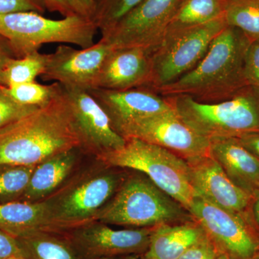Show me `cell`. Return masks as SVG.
Wrapping results in <instances>:
<instances>
[{"label":"cell","mask_w":259,"mask_h":259,"mask_svg":"<svg viewBox=\"0 0 259 259\" xmlns=\"http://www.w3.org/2000/svg\"><path fill=\"white\" fill-rule=\"evenodd\" d=\"M250 42L239 29L228 25L214 37L193 69L154 92L163 97L187 95L205 103L230 98L248 86L244 63Z\"/></svg>","instance_id":"2"},{"label":"cell","mask_w":259,"mask_h":259,"mask_svg":"<svg viewBox=\"0 0 259 259\" xmlns=\"http://www.w3.org/2000/svg\"><path fill=\"white\" fill-rule=\"evenodd\" d=\"M209 155L222 167L230 180L253 195L259 185V160L238 138L211 140Z\"/></svg>","instance_id":"18"},{"label":"cell","mask_w":259,"mask_h":259,"mask_svg":"<svg viewBox=\"0 0 259 259\" xmlns=\"http://www.w3.org/2000/svg\"><path fill=\"white\" fill-rule=\"evenodd\" d=\"M119 134L156 145L187 160L209 154L210 141L186 125L175 109L144 117L126 125Z\"/></svg>","instance_id":"11"},{"label":"cell","mask_w":259,"mask_h":259,"mask_svg":"<svg viewBox=\"0 0 259 259\" xmlns=\"http://www.w3.org/2000/svg\"><path fill=\"white\" fill-rule=\"evenodd\" d=\"M166 97L181 120L209 141L259 131L258 89L246 86L227 100L211 103L187 95Z\"/></svg>","instance_id":"3"},{"label":"cell","mask_w":259,"mask_h":259,"mask_svg":"<svg viewBox=\"0 0 259 259\" xmlns=\"http://www.w3.org/2000/svg\"><path fill=\"white\" fill-rule=\"evenodd\" d=\"M50 202L0 204V230L15 238L51 233Z\"/></svg>","instance_id":"20"},{"label":"cell","mask_w":259,"mask_h":259,"mask_svg":"<svg viewBox=\"0 0 259 259\" xmlns=\"http://www.w3.org/2000/svg\"><path fill=\"white\" fill-rule=\"evenodd\" d=\"M186 161L195 196L231 212L252 213L253 196L235 185L210 155Z\"/></svg>","instance_id":"15"},{"label":"cell","mask_w":259,"mask_h":259,"mask_svg":"<svg viewBox=\"0 0 259 259\" xmlns=\"http://www.w3.org/2000/svg\"><path fill=\"white\" fill-rule=\"evenodd\" d=\"M112 48L100 40L87 49H76L61 44L47 54L42 79L54 81L65 88L90 91L97 88L102 63Z\"/></svg>","instance_id":"13"},{"label":"cell","mask_w":259,"mask_h":259,"mask_svg":"<svg viewBox=\"0 0 259 259\" xmlns=\"http://www.w3.org/2000/svg\"><path fill=\"white\" fill-rule=\"evenodd\" d=\"M98 158L109 166L141 172L189 211L195 193L190 183L188 163L184 158L136 138L125 139L123 147Z\"/></svg>","instance_id":"6"},{"label":"cell","mask_w":259,"mask_h":259,"mask_svg":"<svg viewBox=\"0 0 259 259\" xmlns=\"http://www.w3.org/2000/svg\"><path fill=\"white\" fill-rule=\"evenodd\" d=\"M23 256L18 240L0 230V259Z\"/></svg>","instance_id":"34"},{"label":"cell","mask_w":259,"mask_h":259,"mask_svg":"<svg viewBox=\"0 0 259 259\" xmlns=\"http://www.w3.org/2000/svg\"><path fill=\"white\" fill-rule=\"evenodd\" d=\"M225 20L251 41L259 38V0H228Z\"/></svg>","instance_id":"25"},{"label":"cell","mask_w":259,"mask_h":259,"mask_svg":"<svg viewBox=\"0 0 259 259\" xmlns=\"http://www.w3.org/2000/svg\"><path fill=\"white\" fill-rule=\"evenodd\" d=\"M153 228L115 230L105 223H91L66 236L87 259L127 256L146 253Z\"/></svg>","instance_id":"14"},{"label":"cell","mask_w":259,"mask_h":259,"mask_svg":"<svg viewBox=\"0 0 259 259\" xmlns=\"http://www.w3.org/2000/svg\"><path fill=\"white\" fill-rule=\"evenodd\" d=\"M124 180V177L116 172L102 174L85 181L59 202L51 204V233L74 230L93 223Z\"/></svg>","instance_id":"9"},{"label":"cell","mask_w":259,"mask_h":259,"mask_svg":"<svg viewBox=\"0 0 259 259\" xmlns=\"http://www.w3.org/2000/svg\"><path fill=\"white\" fill-rule=\"evenodd\" d=\"M62 88L80 147L100 156L125 146V139L115 131L106 112L91 94L79 89Z\"/></svg>","instance_id":"12"},{"label":"cell","mask_w":259,"mask_h":259,"mask_svg":"<svg viewBox=\"0 0 259 259\" xmlns=\"http://www.w3.org/2000/svg\"><path fill=\"white\" fill-rule=\"evenodd\" d=\"M242 145L259 160V131L238 138Z\"/></svg>","instance_id":"36"},{"label":"cell","mask_w":259,"mask_h":259,"mask_svg":"<svg viewBox=\"0 0 259 259\" xmlns=\"http://www.w3.org/2000/svg\"><path fill=\"white\" fill-rule=\"evenodd\" d=\"M7 259H27V258H25V257H23V256H13V257H10V258H8Z\"/></svg>","instance_id":"41"},{"label":"cell","mask_w":259,"mask_h":259,"mask_svg":"<svg viewBox=\"0 0 259 259\" xmlns=\"http://www.w3.org/2000/svg\"><path fill=\"white\" fill-rule=\"evenodd\" d=\"M46 10L41 0H0V15L15 12H35L42 15Z\"/></svg>","instance_id":"33"},{"label":"cell","mask_w":259,"mask_h":259,"mask_svg":"<svg viewBox=\"0 0 259 259\" xmlns=\"http://www.w3.org/2000/svg\"><path fill=\"white\" fill-rule=\"evenodd\" d=\"M244 76L248 86L259 90V38L252 40L247 50Z\"/></svg>","instance_id":"30"},{"label":"cell","mask_w":259,"mask_h":259,"mask_svg":"<svg viewBox=\"0 0 259 259\" xmlns=\"http://www.w3.org/2000/svg\"><path fill=\"white\" fill-rule=\"evenodd\" d=\"M35 166L0 165V204L18 202L21 198Z\"/></svg>","instance_id":"26"},{"label":"cell","mask_w":259,"mask_h":259,"mask_svg":"<svg viewBox=\"0 0 259 259\" xmlns=\"http://www.w3.org/2000/svg\"><path fill=\"white\" fill-rule=\"evenodd\" d=\"M227 26L223 17L166 34L153 52L152 74L147 88L155 91L193 69L207 54L214 37Z\"/></svg>","instance_id":"7"},{"label":"cell","mask_w":259,"mask_h":259,"mask_svg":"<svg viewBox=\"0 0 259 259\" xmlns=\"http://www.w3.org/2000/svg\"><path fill=\"white\" fill-rule=\"evenodd\" d=\"M253 259H259V250L257 252V253L255 254L254 258Z\"/></svg>","instance_id":"42"},{"label":"cell","mask_w":259,"mask_h":259,"mask_svg":"<svg viewBox=\"0 0 259 259\" xmlns=\"http://www.w3.org/2000/svg\"><path fill=\"white\" fill-rule=\"evenodd\" d=\"M18 58L9 40L0 35V72L12 59Z\"/></svg>","instance_id":"35"},{"label":"cell","mask_w":259,"mask_h":259,"mask_svg":"<svg viewBox=\"0 0 259 259\" xmlns=\"http://www.w3.org/2000/svg\"><path fill=\"white\" fill-rule=\"evenodd\" d=\"M95 220L105 224L143 228L194 218L182 204L144 175L124 180Z\"/></svg>","instance_id":"4"},{"label":"cell","mask_w":259,"mask_h":259,"mask_svg":"<svg viewBox=\"0 0 259 259\" xmlns=\"http://www.w3.org/2000/svg\"><path fill=\"white\" fill-rule=\"evenodd\" d=\"M88 92L106 112L118 134L134 121L174 110L166 97L145 87L123 91L97 88Z\"/></svg>","instance_id":"16"},{"label":"cell","mask_w":259,"mask_h":259,"mask_svg":"<svg viewBox=\"0 0 259 259\" xmlns=\"http://www.w3.org/2000/svg\"><path fill=\"white\" fill-rule=\"evenodd\" d=\"M206 234L197 221L153 227L146 259H178Z\"/></svg>","instance_id":"19"},{"label":"cell","mask_w":259,"mask_h":259,"mask_svg":"<svg viewBox=\"0 0 259 259\" xmlns=\"http://www.w3.org/2000/svg\"><path fill=\"white\" fill-rule=\"evenodd\" d=\"M144 259H146V258H144Z\"/></svg>","instance_id":"44"},{"label":"cell","mask_w":259,"mask_h":259,"mask_svg":"<svg viewBox=\"0 0 259 259\" xmlns=\"http://www.w3.org/2000/svg\"><path fill=\"white\" fill-rule=\"evenodd\" d=\"M38 107L25 106L17 103L5 93L0 85V134L36 111Z\"/></svg>","instance_id":"29"},{"label":"cell","mask_w":259,"mask_h":259,"mask_svg":"<svg viewBox=\"0 0 259 259\" xmlns=\"http://www.w3.org/2000/svg\"><path fill=\"white\" fill-rule=\"evenodd\" d=\"M80 147L64 90L0 134V165L36 166L48 158Z\"/></svg>","instance_id":"1"},{"label":"cell","mask_w":259,"mask_h":259,"mask_svg":"<svg viewBox=\"0 0 259 259\" xmlns=\"http://www.w3.org/2000/svg\"><path fill=\"white\" fill-rule=\"evenodd\" d=\"M253 201H252L251 211L255 224L259 228V188L255 190L253 193Z\"/></svg>","instance_id":"37"},{"label":"cell","mask_w":259,"mask_h":259,"mask_svg":"<svg viewBox=\"0 0 259 259\" xmlns=\"http://www.w3.org/2000/svg\"><path fill=\"white\" fill-rule=\"evenodd\" d=\"M3 88L5 93L17 103L41 108L54 100L60 91L61 84L54 82L46 85L34 81L9 88L3 87Z\"/></svg>","instance_id":"27"},{"label":"cell","mask_w":259,"mask_h":259,"mask_svg":"<svg viewBox=\"0 0 259 259\" xmlns=\"http://www.w3.org/2000/svg\"><path fill=\"white\" fill-rule=\"evenodd\" d=\"M143 0H93L91 18L97 29L107 31L119 20L137 7Z\"/></svg>","instance_id":"28"},{"label":"cell","mask_w":259,"mask_h":259,"mask_svg":"<svg viewBox=\"0 0 259 259\" xmlns=\"http://www.w3.org/2000/svg\"><path fill=\"white\" fill-rule=\"evenodd\" d=\"M220 250L207 234L188 248L178 259H217Z\"/></svg>","instance_id":"32"},{"label":"cell","mask_w":259,"mask_h":259,"mask_svg":"<svg viewBox=\"0 0 259 259\" xmlns=\"http://www.w3.org/2000/svg\"><path fill=\"white\" fill-rule=\"evenodd\" d=\"M123 256H117V257H105V258H99L96 259H123Z\"/></svg>","instance_id":"40"},{"label":"cell","mask_w":259,"mask_h":259,"mask_svg":"<svg viewBox=\"0 0 259 259\" xmlns=\"http://www.w3.org/2000/svg\"><path fill=\"white\" fill-rule=\"evenodd\" d=\"M47 54L39 51L12 59L0 72V85L5 88L35 81L44 74Z\"/></svg>","instance_id":"24"},{"label":"cell","mask_w":259,"mask_h":259,"mask_svg":"<svg viewBox=\"0 0 259 259\" xmlns=\"http://www.w3.org/2000/svg\"><path fill=\"white\" fill-rule=\"evenodd\" d=\"M217 259H238L235 258V257L232 256V255L228 254V253H224V252L220 251L219 254H218Z\"/></svg>","instance_id":"39"},{"label":"cell","mask_w":259,"mask_h":259,"mask_svg":"<svg viewBox=\"0 0 259 259\" xmlns=\"http://www.w3.org/2000/svg\"><path fill=\"white\" fill-rule=\"evenodd\" d=\"M189 212L220 251L238 259H253L259 250V228L253 214H239L195 196Z\"/></svg>","instance_id":"8"},{"label":"cell","mask_w":259,"mask_h":259,"mask_svg":"<svg viewBox=\"0 0 259 259\" xmlns=\"http://www.w3.org/2000/svg\"><path fill=\"white\" fill-rule=\"evenodd\" d=\"M46 10L59 13L64 18L74 16L90 17L88 10L79 0H41Z\"/></svg>","instance_id":"31"},{"label":"cell","mask_w":259,"mask_h":259,"mask_svg":"<svg viewBox=\"0 0 259 259\" xmlns=\"http://www.w3.org/2000/svg\"><path fill=\"white\" fill-rule=\"evenodd\" d=\"M153 52L143 47L112 49L102 63L97 88L123 91L147 88L152 74Z\"/></svg>","instance_id":"17"},{"label":"cell","mask_w":259,"mask_h":259,"mask_svg":"<svg viewBox=\"0 0 259 259\" xmlns=\"http://www.w3.org/2000/svg\"><path fill=\"white\" fill-rule=\"evenodd\" d=\"M181 0H143L119 20L100 40L112 49H155L164 38L168 24Z\"/></svg>","instance_id":"10"},{"label":"cell","mask_w":259,"mask_h":259,"mask_svg":"<svg viewBox=\"0 0 259 259\" xmlns=\"http://www.w3.org/2000/svg\"><path fill=\"white\" fill-rule=\"evenodd\" d=\"M74 150L61 153L36 165L20 202H35L56 190L69 176L76 161Z\"/></svg>","instance_id":"21"},{"label":"cell","mask_w":259,"mask_h":259,"mask_svg":"<svg viewBox=\"0 0 259 259\" xmlns=\"http://www.w3.org/2000/svg\"><path fill=\"white\" fill-rule=\"evenodd\" d=\"M97 30L90 17L52 20L35 12L0 15V35L9 40L18 58L39 51L44 44L54 42L87 49L95 44Z\"/></svg>","instance_id":"5"},{"label":"cell","mask_w":259,"mask_h":259,"mask_svg":"<svg viewBox=\"0 0 259 259\" xmlns=\"http://www.w3.org/2000/svg\"><path fill=\"white\" fill-rule=\"evenodd\" d=\"M258 188H259V185H258Z\"/></svg>","instance_id":"43"},{"label":"cell","mask_w":259,"mask_h":259,"mask_svg":"<svg viewBox=\"0 0 259 259\" xmlns=\"http://www.w3.org/2000/svg\"><path fill=\"white\" fill-rule=\"evenodd\" d=\"M27 259H87L67 236L58 233H34L17 238Z\"/></svg>","instance_id":"22"},{"label":"cell","mask_w":259,"mask_h":259,"mask_svg":"<svg viewBox=\"0 0 259 259\" xmlns=\"http://www.w3.org/2000/svg\"><path fill=\"white\" fill-rule=\"evenodd\" d=\"M80 3L83 5L86 10H88L89 15L91 18L93 15L94 9V2L93 0H79Z\"/></svg>","instance_id":"38"},{"label":"cell","mask_w":259,"mask_h":259,"mask_svg":"<svg viewBox=\"0 0 259 259\" xmlns=\"http://www.w3.org/2000/svg\"><path fill=\"white\" fill-rule=\"evenodd\" d=\"M227 4L228 0H181L165 35L223 18Z\"/></svg>","instance_id":"23"}]
</instances>
